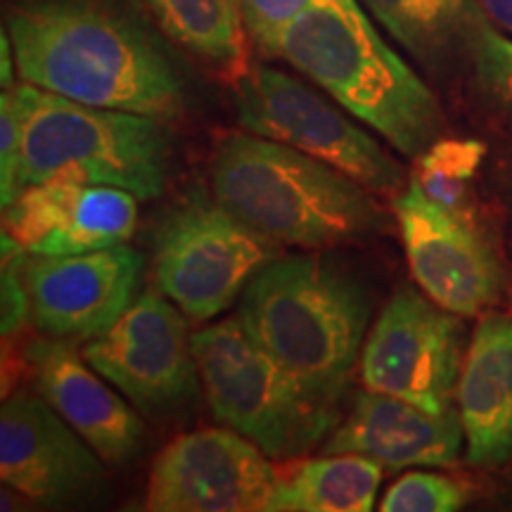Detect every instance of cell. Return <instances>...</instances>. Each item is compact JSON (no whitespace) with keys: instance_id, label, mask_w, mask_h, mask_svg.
Instances as JSON below:
<instances>
[{"instance_id":"1","label":"cell","mask_w":512,"mask_h":512,"mask_svg":"<svg viewBox=\"0 0 512 512\" xmlns=\"http://www.w3.org/2000/svg\"><path fill=\"white\" fill-rule=\"evenodd\" d=\"M22 79L83 105L174 121L185 83L136 12L114 0H31L10 12Z\"/></svg>"},{"instance_id":"2","label":"cell","mask_w":512,"mask_h":512,"mask_svg":"<svg viewBox=\"0 0 512 512\" xmlns=\"http://www.w3.org/2000/svg\"><path fill=\"white\" fill-rule=\"evenodd\" d=\"M211 195L280 247L325 249L370 240L384 226L373 190L302 150L230 131L216 140Z\"/></svg>"},{"instance_id":"3","label":"cell","mask_w":512,"mask_h":512,"mask_svg":"<svg viewBox=\"0 0 512 512\" xmlns=\"http://www.w3.org/2000/svg\"><path fill=\"white\" fill-rule=\"evenodd\" d=\"M373 294L342 264L313 254L273 259L240 297L259 349L320 401L337 406L363 351Z\"/></svg>"},{"instance_id":"4","label":"cell","mask_w":512,"mask_h":512,"mask_svg":"<svg viewBox=\"0 0 512 512\" xmlns=\"http://www.w3.org/2000/svg\"><path fill=\"white\" fill-rule=\"evenodd\" d=\"M278 57L403 157H420L444 138L437 95L384 41L358 0H313L287 27Z\"/></svg>"},{"instance_id":"5","label":"cell","mask_w":512,"mask_h":512,"mask_svg":"<svg viewBox=\"0 0 512 512\" xmlns=\"http://www.w3.org/2000/svg\"><path fill=\"white\" fill-rule=\"evenodd\" d=\"M12 93L22 114L24 188L64 178L114 185L138 200H152L166 190L169 133L164 121L83 105L31 83Z\"/></svg>"},{"instance_id":"6","label":"cell","mask_w":512,"mask_h":512,"mask_svg":"<svg viewBox=\"0 0 512 512\" xmlns=\"http://www.w3.org/2000/svg\"><path fill=\"white\" fill-rule=\"evenodd\" d=\"M204 396L214 418L254 441L268 458L302 456L337 422L320 401L249 339L238 318L192 335Z\"/></svg>"},{"instance_id":"7","label":"cell","mask_w":512,"mask_h":512,"mask_svg":"<svg viewBox=\"0 0 512 512\" xmlns=\"http://www.w3.org/2000/svg\"><path fill=\"white\" fill-rule=\"evenodd\" d=\"M278 256V242L249 228L214 195L192 190L157 230L155 280L185 316L211 320Z\"/></svg>"},{"instance_id":"8","label":"cell","mask_w":512,"mask_h":512,"mask_svg":"<svg viewBox=\"0 0 512 512\" xmlns=\"http://www.w3.org/2000/svg\"><path fill=\"white\" fill-rule=\"evenodd\" d=\"M245 131L302 150L335 166L377 195H399L406 171L366 128L304 81L273 67H249L233 83Z\"/></svg>"},{"instance_id":"9","label":"cell","mask_w":512,"mask_h":512,"mask_svg":"<svg viewBox=\"0 0 512 512\" xmlns=\"http://www.w3.org/2000/svg\"><path fill=\"white\" fill-rule=\"evenodd\" d=\"M463 325L456 313L413 287L389 299L361 351L366 389L406 399L430 413L456 411Z\"/></svg>"},{"instance_id":"10","label":"cell","mask_w":512,"mask_h":512,"mask_svg":"<svg viewBox=\"0 0 512 512\" xmlns=\"http://www.w3.org/2000/svg\"><path fill=\"white\" fill-rule=\"evenodd\" d=\"M93 370L150 415L181 411L200 392L188 325L174 304L143 294L110 330L83 347Z\"/></svg>"},{"instance_id":"11","label":"cell","mask_w":512,"mask_h":512,"mask_svg":"<svg viewBox=\"0 0 512 512\" xmlns=\"http://www.w3.org/2000/svg\"><path fill=\"white\" fill-rule=\"evenodd\" d=\"M278 475L254 441L235 430L171 439L152 463L145 508L152 512H264Z\"/></svg>"},{"instance_id":"12","label":"cell","mask_w":512,"mask_h":512,"mask_svg":"<svg viewBox=\"0 0 512 512\" xmlns=\"http://www.w3.org/2000/svg\"><path fill=\"white\" fill-rule=\"evenodd\" d=\"M140 275L143 256L126 242L86 254H27L31 323L46 337L91 342L128 311Z\"/></svg>"},{"instance_id":"13","label":"cell","mask_w":512,"mask_h":512,"mask_svg":"<svg viewBox=\"0 0 512 512\" xmlns=\"http://www.w3.org/2000/svg\"><path fill=\"white\" fill-rule=\"evenodd\" d=\"M394 216L413 278L432 302L456 316H475L496 302L501 261L470 221L432 202L413 178L394 195Z\"/></svg>"},{"instance_id":"14","label":"cell","mask_w":512,"mask_h":512,"mask_svg":"<svg viewBox=\"0 0 512 512\" xmlns=\"http://www.w3.org/2000/svg\"><path fill=\"white\" fill-rule=\"evenodd\" d=\"M102 460L43 396L17 392L0 411V477L5 489L64 503L102 482Z\"/></svg>"},{"instance_id":"15","label":"cell","mask_w":512,"mask_h":512,"mask_svg":"<svg viewBox=\"0 0 512 512\" xmlns=\"http://www.w3.org/2000/svg\"><path fill=\"white\" fill-rule=\"evenodd\" d=\"M138 223V197L114 185H27L5 209V230L27 254H86L124 245Z\"/></svg>"},{"instance_id":"16","label":"cell","mask_w":512,"mask_h":512,"mask_svg":"<svg viewBox=\"0 0 512 512\" xmlns=\"http://www.w3.org/2000/svg\"><path fill=\"white\" fill-rule=\"evenodd\" d=\"M24 361L38 394L105 463L126 465L136 456L143 420L102 382L105 377L91 368L83 354H76L62 339L48 337L31 342Z\"/></svg>"},{"instance_id":"17","label":"cell","mask_w":512,"mask_h":512,"mask_svg":"<svg viewBox=\"0 0 512 512\" xmlns=\"http://www.w3.org/2000/svg\"><path fill=\"white\" fill-rule=\"evenodd\" d=\"M458 411L430 413L399 396L361 392L347 420L330 434L325 453H361L389 470L427 465L451 467L463 453Z\"/></svg>"},{"instance_id":"18","label":"cell","mask_w":512,"mask_h":512,"mask_svg":"<svg viewBox=\"0 0 512 512\" xmlns=\"http://www.w3.org/2000/svg\"><path fill=\"white\" fill-rule=\"evenodd\" d=\"M458 413L470 465L494 467L512 458V316L479 318L458 380Z\"/></svg>"},{"instance_id":"19","label":"cell","mask_w":512,"mask_h":512,"mask_svg":"<svg viewBox=\"0 0 512 512\" xmlns=\"http://www.w3.org/2000/svg\"><path fill=\"white\" fill-rule=\"evenodd\" d=\"M171 41L235 83L249 72L245 24L233 0H145Z\"/></svg>"},{"instance_id":"20","label":"cell","mask_w":512,"mask_h":512,"mask_svg":"<svg viewBox=\"0 0 512 512\" xmlns=\"http://www.w3.org/2000/svg\"><path fill=\"white\" fill-rule=\"evenodd\" d=\"M382 465L361 453H325L278 479L271 512H368L375 508Z\"/></svg>"},{"instance_id":"21","label":"cell","mask_w":512,"mask_h":512,"mask_svg":"<svg viewBox=\"0 0 512 512\" xmlns=\"http://www.w3.org/2000/svg\"><path fill=\"white\" fill-rule=\"evenodd\" d=\"M396 43L427 67H439L465 48L477 0H363Z\"/></svg>"},{"instance_id":"22","label":"cell","mask_w":512,"mask_h":512,"mask_svg":"<svg viewBox=\"0 0 512 512\" xmlns=\"http://www.w3.org/2000/svg\"><path fill=\"white\" fill-rule=\"evenodd\" d=\"M484 157L486 145L479 140L439 138L420 157H415L411 178L432 202L458 219L472 223V207H475L472 185Z\"/></svg>"},{"instance_id":"23","label":"cell","mask_w":512,"mask_h":512,"mask_svg":"<svg viewBox=\"0 0 512 512\" xmlns=\"http://www.w3.org/2000/svg\"><path fill=\"white\" fill-rule=\"evenodd\" d=\"M472 76L486 100L512 114V38H508L489 22L484 10L472 22L465 41Z\"/></svg>"},{"instance_id":"24","label":"cell","mask_w":512,"mask_h":512,"mask_svg":"<svg viewBox=\"0 0 512 512\" xmlns=\"http://www.w3.org/2000/svg\"><path fill=\"white\" fill-rule=\"evenodd\" d=\"M467 505V489L456 479L432 472H411L384 494V512H456Z\"/></svg>"},{"instance_id":"25","label":"cell","mask_w":512,"mask_h":512,"mask_svg":"<svg viewBox=\"0 0 512 512\" xmlns=\"http://www.w3.org/2000/svg\"><path fill=\"white\" fill-rule=\"evenodd\" d=\"M313 0H240L238 10L247 34L268 55H278L287 27Z\"/></svg>"},{"instance_id":"26","label":"cell","mask_w":512,"mask_h":512,"mask_svg":"<svg viewBox=\"0 0 512 512\" xmlns=\"http://www.w3.org/2000/svg\"><path fill=\"white\" fill-rule=\"evenodd\" d=\"M22 155L24 131L22 114L12 88H3L0 95V192H3V209L17 200L22 185Z\"/></svg>"},{"instance_id":"27","label":"cell","mask_w":512,"mask_h":512,"mask_svg":"<svg viewBox=\"0 0 512 512\" xmlns=\"http://www.w3.org/2000/svg\"><path fill=\"white\" fill-rule=\"evenodd\" d=\"M477 3L491 24H496L505 34H512V0H477Z\"/></svg>"},{"instance_id":"28","label":"cell","mask_w":512,"mask_h":512,"mask_svg":"<svg viewBox=\"0 0 512 512\" xmlns=\"http://www.w3.org/2000/svg\"><path fill=\"white\" fill-rule=\"evenodd\" d=\"M10 41H12V38H8V31H3V38H0V55H3V67H0V72H3V88H10L12 86Z\"/></svg>"},{"instance_id":"29","label":"cell","mask_w":512,"mask_h":512,"mask_svg":"<svg viewBox=\"0 0 512 512\" xmlns=\"http://www.w3.org/2000/svg\"><path fill=\"white\" fill-rule=\"evenodd\" d=\"M233 3H235V5H240V0H233Z\"/></svg>"}]
</instances>
